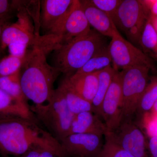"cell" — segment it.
<instances>
[{"label":"cell","mask_w":157,"mask_h":157,"mask_svg":"<svg viewBox=\"0 0 157 157\" xmlns=\"http://www.w3.org/2000/svg\"><path fill=\"white\" fill-rule=\"evenodd\" d=\"M8 46L10 55L23 58L27 53V48L28 46L21 42H14Z\"/></svg>","instance_id":"28"},{"label":"cell","mask_w":157,"mask_h":157,"mask_svg":"<svg viewBox=\"0 0 157 157\" xmlns=\"http://www.w3.org/2000/svg\"><path fill=\"white\" fill-rule=\"evenodd\" d=\"M123 0H91L90 2L98 9L112 17Z\"/></svg>","instance_id":"26"},{"label":"cell","mask_w":157,"mask_h":157,"mask_svg":"<svg viewBox=\"0 0 157 157\" xmlns=\"http://www.w3.org/2000/svg\"><path fill=\"white\" fill-rule=\"evenodd\" d=\"M97 157H103L102 156H101V155H100L98 156Z\"/></svg>","instance_id":"35"},{"label":"cell","mask_w":157,"mask_h":157,"mask_svg":"<svg viewBox=\"0 0 157 157\" xmlns=\"http://www.w3.org/2000/svg\"><path fill=\"white\" fill-rule=\"evenodd\" d=\"M111 65L98 73V90L94 100L92 102L93 112L101 117V110L102 102L106 93L109 89L116 71Z\"/></svg>","instance_id":"18"},{"label":"cell","mask_w":157,"mask_h":157,"mask_svg":"<svg viewBox=\"0 0 157 157\" xmlns=\"http://www.w3.org/2000/svg\"><path fill=\"white\" fill-rule=\"evenodd\" d=\"M80 1L73 0L70 10L52 36L64 44L74 38L87 35L91 31Z\"/></svg>","instance_id":"9"},{"label":"cell","mask_w":157,"mask_h":157,"mask_svg":"<svg viewBox=\"0 0 157 157\" xmlns=\"http://www.w3.org/2000/svg\"><path fill=\"white\" fill-rule=\"evenodd\" d=\"M0 114L17 116L35 121L27 103L14 99L1 89Z\"/></svg>","instance_id":"17"},{"label":"cell","mask_w":157,"mask_h":157,"mask_svg":"<svg viewBox=\"0 0 157 157\" xmlns=\"http://www.w3.org/2000/svg\"><path fill=\"white\" fill-rule=\"evenodd\" d=\"M149 19L150 20L153 26L157 32V15H154L150 14Z\"/></svg>","instance_id":"32"},{"label":"cell","mask_w":157,"mask_h":157,"mask_svg":"<svg viewBox=\"0 0 157 157\" xmlns=\"http://www.w3.org/2000/svg\"><path fill=\"white\" fill-rule=\"evenodd\" d=\"M6 26H4V21H0V45L2 47V36L4 29Z\"/></svg>","instance_id":"33"},{"label":"cell","mask_w":157,"mask_h":157,"mask_svg":"<svg viewBox=\"0 0 157 157\" xmlns=\"http://www.w3.org/2000/svg\"><path fill=\"white\" fill-rule=\"evenodd\" d=\"M107 133V127L101 118L92 111H86L74 116L70 135L89 134L103 136Z\"/></svg>","instance_id":"16"},{"label":"cell","mask_w":157,"mask_h":157,"mask_svg":"<svg viewBox=\"0 0 157 157\" xmlns=\"http://www.w3.org/2000/svg\"><path fill=\"white\" fill-rule=\"evenodd\" d=\"M106 46L103 36L95 30H91L87 35L74 38L55 49V67L60 73L70 76Z\"/></svg>","instance_id":"3"},{"label":"cell","mask_w":157,"mask_h":157,"mask_svg":"<svg viewBox=\"0 0 157 157\" xmlns=\"http://www.w3.org/2000/svg\"><path fill=\"white\" fill-rule=\"evenodd\" d=\"M33 110L59 142L70 135L75 115L68 107L59 88L55 90L47 104Z\"/></svg>","instance_id":"4"},{"label":"cell","mask_w":157,"mask_h":157,"mask_svg":"<svg viewBox=\"0 0 157 157\" xmlns=\"http://www.w3.org/2000/svg\"><path fill=\"white\" fill-rule=\"evenodd\" d=\"M121 101V73L117 70L101 107V118L107 133L116 129L122 119Z\"/></svg>","instance_id":"11"},{"label":"cell","mask_w":157,"mask_h":157,"mask_svg":"<svg viewBox=\"0 0 157 157\" xmlns=\"http://www.w3.org/2000/svg\"><path fill=\"white\" fill-rule=\"evenodd\" d=\"M98 73H75L63 81L78 95L92 103L98 90Z\"/></svg>","instance_id":"15"},{"label":"cell","mask_w":157,"mask_h":157,"mask_svg":"<svg viewBox=\"0 0 157 157\" xmlns=\"http://www.w3.org/2000/svg\"><path fill=\"white\" fill-rule=\"evenodd\" d=\"M139 43L145 54L149 53L151 56L157 59V32L149 18L144 29Z\"/></svg>","instance_id":"23"},{"label":"cell","mask_w":157,"mask_h":157,"mask_svg":"<svg viewBox=\"0 0 157 157\" xmlns=\"http://www.w3.org/2000/svg\"><path fill=\"white\" fill-rule=\"evenodd\" d=\"M63 157H97L102 152L103 136L72 134L60 141Z\"/></svg>","instance_id":"10"},{"label":"cell","mask_w":157,"mask_h":157,"mask_svg":"<svg viewBox=\"0 0 157 157\" xmlns=\"http://www.w3.org/2000/svg\"><path fill=\"white\" fill-rule=\"evenodd\" d=\"M46 48L33 47L27 52L20 70V80L23 93L37 108L48 103L53 94L54 83L60 73L50 66L46 60Z\"/></svg>","instance_id":"2"},{"label":"cell","mask_w":157,"mask_h":157,"mask_svg":"<svg viewBox=\"0 0 157 157\" xmlns=\"http://www.w3.org/2000/svg\"><path fill=\"white\" fill-rule=\"evenodd\" d=\"M157 101V76H153L148 82L140 98L136 113L144 116L151 111Z\"/></svg>","instance_id":"21"},{"label":"cell","mask_w":157,"mask_h":157,"mask_svg":"<svg viewBox=\"0 0 157 157\" xmlns=\"http://www.w3.org/2000/svg\"><path fill=\"white\" fill-rule=\"evenodd\" d=\"M112 59L108 46H105L97 52L76 73H88L99 72L111 65Z\"/></svg>","instance_id":"20"},{"label":"cell","mask_w":157,"mask_h":157,"mask_svg":"<svg viewBox=\"0 0 157 157\" xmlns=\"http://www.w3.org/2000/svg\"><path fill=\"white\" fill-rule=\"evenodd\" d=\"M4 157H9V156H4Z\"/></svg>","instance_id":"36"},{"label":"cell","mask_w":157,"mask_h":157,"mask_svg":"<svg viewBox=\"0 0 157 157\" xmlns=\"http://www.w3.org/2000/svg\"><path fill=\"white\" fill-rule=\"evenodd\" d=\"M73 0H44L42 1L40 24L45 35H52L61 22L73 4Z\"/></svg>","instance_id":"12"},{"label":"cell","mask_w":157,"mask_h":157,"mask_svg":"<svg viewBox=\"0 0 157 157\" xmlns=\"http://www.w3.org/2000/svg\"><path fill=\"white\" fill-rule=\"evenodd\" d=\"M152 112V115L155 116L157 117V101L155 103V105H154L152 109L151 112Z\"/></svg>","instance_id":"34"},{"label":"cell","mask_w":157,"mask_h":157,"mask_svg":"<svg viewBox=\"0 0 157 157\" xmlns=\"http://www.w3.org/2000/svg\"><path fill=\"white\" fill-rule=\"evenodd\" d=\"M101 155L103 157H135L106 137Z\"/></svg>","instance_id":"25"},{"label":"cell","mask_w":157,"mask_h":157,"mask_svg":"<svg viewBox=\"0 0 157 157\" xmlns=\"http://www.w3.org/2000/svg\"><path fill=\"white\" fill-rule=\"evenodd\" d=\"M19 71L10 76H0V89L14 99L27 103L21 86Z\"/></svg>","instance_id":"22"},{"label":"cell","mask_w":157,"mask_h":157,"mask_svg":"<svg viewBox=\"0 0 157 157\" xmlns=\"http://www.w3.org/2000/svg\"><path fill=\"white\" fill-rule=\"evenodd\" d=\"M105 137L135 157H149L144 134L132 119H122L117 128Z\"/></svg>","instance_id":"8"},{"label":"cell","mask_w":157,"mask_h":157,"mask_svg":"<svg viewBox=\"0 0 157 157\" xmlns=\"http://www.w3.org/2000/svg\"><path fill=\"white\" fill-rule=\"evenodd\" d=\"M39 146L63 157L60 143L50 132L26 118L0 114V153L19 157L31 147Z\"/></svg>","instance_id":"1"},{"label":"cell","mask_w":157,"mask_h":157,"mask_svg":"<svg viewBox=\"0 0 157 157\" xmlns=\"http://www.w3.org/2000/svg\"><path fill=\"white\" fill-rule=\"evenodd\" d=\"M19 21L18 23L5 27L4 29L2 36V48L14 42H21L33 47H44L45 37L34 35L24 18L20 17Z\"/></svg>","instance_id":"13"},{"label":"cell","mask_w":157,"mask_h":157,"mask_svg":"<svg viewBox=\"0 0 157 157\" xmlns=\"http://www.w3.org/2000/svg\"><path fill=\"white\" fill-rule=\"evenodd\" d=\"M151 69L144 66L124 69L121 73V112L122 119H132L148 83Z\"/></svg>","instance_id":"5"},{"label":"cell","mask_w":157,"mask_h":157,"mask_svg":"<svg viewBox=\"0 0 157 157\" xmlns=\"http://www.w3.org/2000/svg\"><path fill=\"white\" fill-rule=\"evenodd\" d=\"M90 25L103 36L112 38L118 31L108 14L94 6L90 1H80Z\"/></svg>","instance_id":"14"},{"label":"cell","mask_w":157,"mask_h":157,"mask_svg":"<svg viewBox=\"0 0 157 157\" xmlns=\"http://www.w3.org/2000/svg\"><path fill=\"white\" fill-rule=\"evenodd\" d=\"M18 157H59L49 150L39 146L31 147Z\"/></svg>","instance_id":"27"},{"label":"cell","mask_w":157,"mask_h":157,"mask_svg":"<svg viewBox=\"0 0 157 157\" xmlns=\"http://www.w3.org/2000/svg\"><path fill=\"white\" fill-rule=\"evenodd\" d=\"M59 87L63 94L68 107L73 114L86 111L93 112L92 103L78 95L63 81Z\"/></svg>","instance_id":"19"},{"label":"cell","mask_w":157,"mask_h":157,"mask_svg":"<svg viewBox=\"0 0 157 157\" xmlns=\"http://www.w3.org/2000/svg\"><path fill=\"white\" fill-rule=\"evenodd\" d=\"M147 150L149 157H157V136L150 137Z\"/></svg>","instance_id":"30"},{"label":"cell","mask_w":157,"mask_h":157,"mask_svg":"<svg viewBox=\"0 0 157 157\" xmlns=\"http://www.w3.org/2000/svg\"><path fill=\"white\" fill-rule=\"evenodd\" d=\"M25 57L20 58L10 55L2 60L0 62V76H10L18 72Z\"/></svg>","instance_id":"24"},{"label":"cell","mask_w":157,"mask_h":157,"mask_svg":"<svg viewBox=\"0 0 157 157\" xmlns=\"http://www.w3.org/2000/svg\"><path fill=\"white\" fill-rule=\"evenodd\" d=\"M149 11L150 14L157 15V0L142 1Z\"/></svg>","instance_id":"31"},{"label":"cell","mask_w":157,"mask_h":157,"mask_svg":"<svg viewBox=\"0 0 157 157\" xmlns=\"http://www.w3.org/2000/svg\"><path fill=\"white\" fill-rule=\"evenodd\" d=\"M150 13L142 1L123 0L113 15V21L132 42L139 43Z\"/></svg>","instance_id":"6"},{"label":"cell","mask_w":157,"mask_h":157,"mask_svg":"<svg viewBox=\"0 0 157 157\" xmlns=\"http://www.w3.org/2000/svg\"><path fill=\"white\" fill-rule=\"evenodd\" d=\"M108 48L114 69L124 70L135 66H144L151 70H156L152 59L124 39L119 32L111 38Z\"/></svg>","instance_id":"7"},{"label":"cell","mask_w":157,"mask_h":157,"mask_svg":"<svg viewBox=\"0 0 157 157\" xmlns=\"http://www.w3.org/2000/svg\"><path fill=\"white\" fill-rule=\"evenodd\" d=\"M16 3V2H15ZM12 2L7 0H0V21H4V20L9 15L11 9L16 7V3L12 5Z\"/></svg>","instance_id":"29"}]
</instances>
